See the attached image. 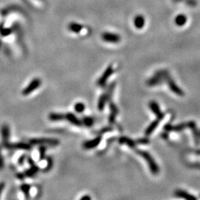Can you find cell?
Masks as SVG:
<instances>
[{
	"label": "cell",
	"mask_w": 200,
	"mask_h": 200,
	"mask_svg": "<svg viewBox=\"0 0 200 200\" xmlns=\"http://www.w3.org/2000/svg\"><path fill=\"white\" fill-rule=\"evenodd\" d=\"M136 152H137V154H139L140 156H142L145 161L148 162V167L149 168H150V171H151L152 174H156L159 173V167H158L157 165H156L155 160L154 159V158L152 157L151 155H150L148 152L144 151V150H136Z\"/></svg>",
	"instance_id": "1"
},
{
	"label": "cell",
	"mask_w": 200,
	"mask_h": 200,
	"mask_svg": "<svg viewBox=\"0 0 200 200\" xmlns=\"http://www.w3.org/2000/svg\"><path fill=\"white\" fill-rule=\"evenodd\" d=\"M114 85H115V84L110 85L108 90H107V91L104 93V94L99 97V101H98V109H99V110H102L103 109H104L106 103L108 102V100L110 99L113 90H114Z\"/></svg>",
	"instance_id": "2"
},
{
	"label": "cell",
	"mask_w": 200,
	"mask_h": 200,
	"mask_svg": "<svg viewBox=\"0 0 200 200\" xmlns=\"http://www.w3.org/2000/svg\"><path fill=\"white\" fill-rule=\"evenodd\" d=\"M164 78L165 79H166L167 83H168L169 88H170V90H171L174 93V94H176V95H178V96H183V95H184V92H183V90H182L181 89L179 88V86H178V85H176L175 82H174V80H173L170 77V76H169L168 72L165 71V73H164Z\"/></svg>",
	"instance_id": "3"
},
{
	"label": "cell",
	"mask_w": 200,
	"mask_h": 200,
	"mask_svg": "<svg viewBox=\"0 0 200 200\" xmlns=\"http://www.w3.org/2000/svg\"><path fill=\"white\" fill-rule=\"evenodd\" d=\"M30 143L32 145H57L59 144V140L48 138H36L30 139Z\"/></svg>",
	"instance_id": "4"
},
{
	"label": "cell",
	"mask_w": 200,
	"mask_h": 200,
	"mask_svg": "<svg viewBox=\"0 0 200 200\" xmlns=\"http://www.w3.org/2000/svg\"><path fill=\"white\" fill-rule=\"evenodd\" d=\"M114 74V68H113V66L111 65H109V66L105 69L104 73L102 74V75L101 76V77L98 79L97 81V85L100 87H104L105 85H106L107 81L110 78V76Z\"/></svg>",
	"instance_id": "5"
},
{
	"label": "cell",
	"mask_w": 200,
	"mask_h": 200,
	"mask_svg": "<svg viewBox=\"0 0 200 200\" xmlns=\"http://www.w3.org/2000/svg\"><path fill=\"white\" fill-rule=\"evenodd\" d=\"M42 82L39 79H38V78L34 79L29 83L28 86L22 90V94L24 96L29 95V94H30L33 91H34V90H36V89L39 88Z\"/></svg>",
	"instance_id": "6"
},
{
	"label": "cell",
	"mask_w": 200,
	"mask_h": 200,
	"mask_svg": "<svg viewBox=\"0 0 200 200\" xmlns=\"http://www.w3.org/2000/svg\"><path fill=\"white\" fill-rule=\"evenodd\" d=\"M102 39L104 40L105 42H107L118 43L121 40V37H120L119 35H118L116 34L105 32L103 33L102 35Z\"/></svg>",
	"instance_id": "7"
},
{
	"label": "cell",
	"mask_w": 200,
	"mask_h": 200,
	"mask_svg": "<svg viewBox=\"0 0 200 200\" xmlns=\"http://www.w3.org/2000/svg\"><path fill=\"white\" fill-rule=\"evenodd\" d=\"M102 141V136H97V137L94 138V139L90 140V141H87L83 143V148L86 150H90V149L95 148L100 144Z\"/></svg>",
	"instance_id": "8"
},
{
	"label": "cell",
	"mask_w": 200,
	"mask_h": 200,
	"mask_svg": "<svg viewBox=\"0 0 200 200\" xmlns=\"http://www.w3.org/2000/svg\"><path fill=\"white\" fill-rule=\"evenodd\" d=\"M5 146L7 148L9 149H17V150H30L31 147L29 144L25 142H19V143H14V144H10V143H7L5 145Z\"/></svg>",
	"instance_id": "9"
},
{
	"label": "cell",
	"mask_w": 200,
	"mask_h": 200,
	"mask_svg": "<svg viewBox=\"0 0 200 200\" xmlns=\"http://www.w3.org/2000/svg\"><path fill=\"white\" fill-rule=\"evenodd\" d=\"M149 107H150V110H152V112H154V114L156 116L157 119H159L160 120L162 119L164 115H163L162 113L161 112L159 105H158V104L156 102H154V101L150 102L149 103Z\"/></svg>",
	"instance_id": "10"
},
{
	"label": "cell",
	"mask_w": 200,
	"mask_h": 200,
	"mask_svg": "<svg viewBox=\"0 0 200 200\" xmlns=\"http://www.w3.org/2000/svg\"><path fill=\"white\" fill-rule=\"evenodd\" d=\"M65 119H67L69 122L71 123L72 125H76V126H81L82 124V121H80L72 113H68L67 114H65Z\"/></svg>",
	"instance_id": "11"
},
{
	"label": "cell",
	"mask_w": 200,
	"mask_h": 200,
	"mask_svg": "<svg viewBox=\"0 0 200 200\" xmlns=\"http://www.w3.org/2000/svg\"><path fill=\"white\" fill-rule=\"evenodd\" d=\"M2 138L3 145L7 144L8 142L9 136H10V128L8 125H4L1 128Z\"/></svg>",
	"instance_id": "12"
},
{
	"label": "cell",
	"mask_w": 200,
	"mask_h": 200,
	"mask_svg": "<svg viewBox=\"0 0 200 200\" xmlns=\"http://www.w3.org/2000/svg\"><path fill=\"white\" fill-rule=\"evenodd\" d=\"M175 194L176 196L180 198H183V199H188V200H195L196 199V197H195L194 196L191 195L190 194H189L187 191L183 190H176Z\"/></svg>",
	"instance_id": "13"
},
{
	"label": "cell",
	"mask_w": 200,
	"mask_h": 200,
	"mask_svg": "<svg viewBox=\"0 0 200 200\" xmlns=\"http://www.w3.org/2000/svg\"><path fill=\"white\" fill-rule=\"evenodd\" d=\"M145 18L142 15H137L134 19V24L137 29L142 28L145 25Z\"/></svg>",
	"instance_id": "14"
},
{
	"label": "cell",
	"mask_w": 200,
	"mask_h": 200,
	"mask_svg": "<svg viewBox=\"0 0 200 200\" xmlns=\"http://www.w3.org/2000/svg\"><path fill=\"white\" fill-rule=\"evenodd\" d=\"M110 116H109V122H110V123H112L114 122L116 116L118 114V108L114 104V103L110 102Z\"/></svg>",
	"instance_id": "15"
},
{
	"label": "cell",
	"mask_w": 200,
	"mask_h": 200,
	"mask_svg": "<svg viewBox=\"0 0 200 200\" xmlns=\"http://www.w3.org/2000/svg\"><path fill=\"white\" fill-rule=\"evenodd\" d=\"M187 22V17L185 14H179L178 16H176L175 19H174V22L177 26H183L185 25Z\"/></svg>",
	"instance_id": "16"
},
{
	"label": "cell",
	"mask_w": 200,
	"mask_h": 200,
	"mask_svg": "<svg viewBox=\"0 0 200 200\" xmlns=\"http://www.w3.org/2000/svg\"><path fill=\"white\" fill-rule=\"evenodd\" d=\"M159 121H160V119H157L156 120H155V121H154L153 122H151V124L149 125V126L148 127V128H147L146 130H145V135L146 136L150 135V134H151L154 131V130L157 128L158 125H159Z\"/></svg>",
	"instance_id": "17"
},
{
	"label": "cell",
	"mask_w": 200,
	"mask_h": 200,
	"mask_svg": "<svg viewBox=\"0 0 200 200\" xmlns=\"http://www.w3.org/2000/svg\"><path fill=\"white\" fill-rule=\"evenodd\" d=\"M65 119V115L62 114H59V113H51L49 115V119L53 122H57L61 121Z\"/></svg>",
	"instance_id": "18"
},
{
	"label": "cell",
	"mask_w": 200,
	"mask_h": 200,
	"mask_svg": "<svg viewBox=\"0 0 200 200\" xmlns=\"http://www.w3.org/2000/svg\"><path fill=\"white\" fill-rule=\"evenodd\" d=\"M119 142L121 144L128 145L130 148H134V146H135V142H134L132 139H129L128 137H126V136H122V137L120 138L119 139Z\"/></svg>",
	"instance_id": "19"
},
{
	"label": "cell",
	"mask_w": 200,
	"mask_h": 200,
	"mask_svg": "<svg viewBox=\"0 0 200 200\" xmlns=\"http://www.w3.org/2000/svg\"><path fill=\"white\" fill-rule=\"evenodd\" d=\"M38 171H39V168L34 164L28 170H26V172H25V176H26L27 177H32V176L35 175Z\"/></svg>",
	"instance_id": "20"
},
{
	"label": "cell",
	"mask_w": 200,
	"mask_h": 200,
	"mask_svg": "<svg viewBox=\"0 0 200 200\" xmlns=\"http://www.w3.org/2000/svg\"><path fill=\"white\" fill-rule=\"evenodd\" d=\"M69 30H71L74 33H79L81 31V30L82 29V26L81 25L78 24V23H70L68 26Z\"/></svg>",
	"instance_id": "21"
},
{
	"label": "cell",
	"mask_w": 200,
	"mask_h": 200,
	"mask_svg": "<svg viewBox=\"0 0 200 200\" xmlns=\"http://www.w3.org/2000/svg\"><path fill=\"white\" fill-rule=\"evenodd\" d=\"M185 127H186V125L181 124L175 125V126H172V125H168L166 127V130H174V131H180V130H183Z\"/></svg>",
	"instance_id": "22"
},
{
	"label": "cell",
	"mask_w": 200,
	"mask_h": 200,
	"mask_svg": "<svg viewBox=\"0 0 200 200\" xmlns=\"http://www.w3.org/2000/svg\"><path fill=\"white\" fill-rule=\"evenodd\" d=\"M85 104L82 102H77L74 105V110H75L76 112L79 113V114H81L85 110Z\"/></svg>",
	"instance_id": "23"
},
{
	"label": "cell",
	"mask_w": 200,
	"mask_h": 200,
	"mask_svg": "<svg viewBox=\"0 0 200 200\" xmlns=\"http://www.w3.org/2000/svg\"><path fill=\"white\" fill-rule=\"evenodd\" d=\"M82 124H84L85 126L90 127L94 124V119H93V118L90 117V116H85L82 119Z\"/></svg>",
	"instance_id": "24"
},
{
	"label": "cell",
	"mask_w": 200,
	"mask_h": 200,
	"mask_svg": "<svg viewBox=\"0 0 200 200\" xmlns=\"http://www.w3.org/2000/svg\"><path fill=\"white\" fill-rule=\"evenodd\" d=\"M21 190L25 194V196L27 198L29 197V193H30V186L28 184H23L21 186Z\"/></svg>",
	"instance_id": "25"
},
{
	"label": "cell",
	"mask_w": 200,
	"mask_h": 200,
	"mask_svg": "<svg viewBox=\"0 0 200 200\" xmlns=\"http://www.w3.org/2000/svg\"><path fill=\"white\" fill-rule=\"evenodd\" d=\"M185 2L188 6L196 7L197 5V2L196 0H185Z\"/></svg>",
	"instance_id": "26"
},
{
	"label": "cell",
	"mask_w": 200,
	"mask_h": 200,
	"mask_svg": "<svg viewBox=\"0 0 200 200\" xmlns=\"http://www.w3.org/2000/svg\"><path fill=\"white\" fill-rule=\"evenodd\" d=\"M39 156L40 157H41V159H43V157H44L45 156V153L46 151V148L44 146H42L39 148Z\"/></svg>",
	"instance_id": "27"
},
{
	"label": "cell",
	"mask_w": 200,
	"mask_h": 200,
	"mask_svg": "<svg viewBox=\"0 0 200 200\" xmlns=\"http://www.w3.org/2000/svg\"><path fill=\"white\" fill-rule=\"evenodd\" d=\"M25 158H26V156H25V155H22V156H20L19 159L18 160V163H19L20 165H22L23 163H24V162L25 160Z\"/></svg>",
	"instance_id": "28"
},
{
	"label": "cell",
	"mask_w": 200,
	"mask_h": 200,
	"mask_svg": "<svg viewBox=\"0 0 200 200\" xmlns=\"http://www.w3.org/2000/svg\"><path fill=\"white\" fill-rule=\"evenodd\" d=\"M10 33V29H5L3 31H2V34L3 36H8L9 35V34Z\"/></svg>",
	"instance_id": "29"
},
{
	"label": "cell",
	"mask_w": 200,
	"mask_h": 200,
	"mask_svg": "<svg viewBox=\"0 0 200 200\" xmlns=\"http://www.w3.org/2000/svg\"><path fill=\"white\" fill-rule=\"evenodd\" d=\"M4 166V161H3L2 156L1 154V151H0V169H2Z\"/></svg>",
	"instance_id": "30"
},
{
	"label": "cell",
	"mask_w": 200,
	"mask_h": 200,
	"mask_svg": "<svg viewBox=\"0 0 200 200\" xmlns=\"http://www.w3.org/2000/svg\"><path fill=\"white\" fill-rule=\"evenodd\" d=\"M4 187H5L4 183H1V184H0V194H1V192L2 191V190H3V188H4Z\"/></svg>",
	"instance_id": "31"
},
{
	"label": "cell",
	"mask_w": 200,
	"mask_h": 200,
	"mask_svg": "<svg viewBox=\"0 0 200 200\" xmlns=\"http://www.w3.org/2000/svg\"><path fill=\"white\" fill-rule=\"evenodd\" d=\"M90 199V197L88 196H83V197L81 198V199Z\"/></svg>",
	"instance_id": "32"
},
{
	"label": "cell",
	"mask_w": 200,
	"mask_h": 200,
	"mask_svg": "<svg viewBox=\"0 0 200 200\" xmlns=\"http://www.w3.org/2000/svg\"><path fill=\"white\" fill-rule=\"evenodd\" d=\"M173 1H174V2H179L182 1V0H173Z\"/></svg>",
	"instance_id": "33"
}]
</instances>
